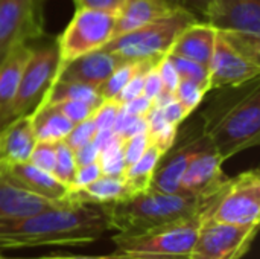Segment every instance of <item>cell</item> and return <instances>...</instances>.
<instances>
[{
	"instance_id": "1",
	"label": "cell",
	"mask_w": 260,
	"mask_h": 259,
	"mask_svg": "<svg viewBox=\"0 0 260 259\" xmlns=\"http://www.w3.org/2000/svg\"><path fill=\"white\" fill-rule=\"evenodd\" d=\"M108 221L98 205L67 203L30 215L0 221V250L87 246L98 241Z\"/></svg>"
},
{
	"instance_id": "2",
	"label": "cell",
	"mask_w": 260,
	"mask_h": 259,
	"mask_svg": "<svg viewBox=\"0 0 260 259\" xmlns=\"http://www.w3.org/2000/svg\"><path fill=\"white\" fill-rule=\"evenodd\" d=\"M224 188L212 195L168 194L149 188L125 200L101 205V209L110 231L126 235L140 234L189 218H207Z\"/></svg>"
},
{
	"instance_id": "3",
	"label": "cell",
	"mask_w": 260,
	"mask_h": 259,
	"mask_svg": "<svg viewBox=\"0 0 260 259\" xmlns=\"http://www.w3.org/2000/svg\"><path fill=\"white\" fill-rule=\"evenodd\" d=\"M204 133L212 147L225 162L241 151L260 142L259 78L250 84L238 101L219 105L215 111L204 113Z\"/></svg>"
},
{
	"instance_id": "4",
	"label": "cell",
	"mask_w": 260,
	"mask_h": 259,
	"mask_svg": "<svg viewBox=\"0 0 260 259\" xmlns=\"http://www.w3.org/2000/svg\"><path fill=\"white\" fill-rule=\"evenodd\" d=\"M204 218H189L140 234H114L116 252L129 259H189Z\"/></svg>"
},
{
	"instance_id": "5",
	"label": "cell",
	"mask_w": 260,
	"mask_h": 259,
	"mask_svg": "<svg viewBox=\"0 0 260 259\" xmlns=\"http://www.w3.org/2000/svg\"><path fill=\"white\" fill-rule=\"evenodd\" d=\"M195 21L200 20L186 9L178 8L165 18L113 38L102 49L119 55L125 61L157 63L171 52L178 35Z\"/></svg>"
},
{
	"instance_id": "6",
	"label": "cell",
	"mask_w": 260,
	"mask_h": 259,
	"mask_svg": "<svg viewBox=\"0 0 260 259\" xmlns=\"http://www.w3.org/2000/svg\"><path fill=\"white\" fill-rule=\"evenodd\" d=\"M116 15L96 9H76L73 18L58 38L59 67L102 49L113 40Z\"/></svg>"
},
{
	"instance_id": "7",
	"label": "cell",
	"mask_w": 260,
	"mask_h": 259,
	"mask_svg": "<svg viewBox=\"0 0 260 259\" xmlns=\"http://www.w3.org/2000/svg\"><path fill=\"white\" fill-rule=\"evenodd\" d=\"M58 66L59 53L56 43L49 41L30 47V55L24 64L11 107V121L20 116H29L38 108L49 87L55 81Z\"/></svg>"
},
{
	"instance_id": "8",
	"label": "cell",
	"mask_w": 260,
	"mask_h": 259,
	"mask_svg": "<svg viewBox=\"0 0 260 259\" xmlns=\"http://www.w3.org/2000/svg\"><path fill=\"white\" fill-rule=\"evenodd\" d=\"M204 220L230 224L260 223V174L257 169L229 179L213 209Z\"/></svg>"
},
{
	"instance_id": "9",
	"label": "cell",
	"mask_w": 260,
	"mask_h": 259,
	"mask_svg": "<svg viewBox=\"0 0 260 259\" xmlns=\"http://www.w3.org/2000/svg\"><path fill=\"white\" fill-rule=\"evenodd\" d=\"M259 224L203 220L189 259H242L251 249Z\"/></svg>"
},
{
	"instance_id": "10",
	"label": "cell",
	"mask_w": 260,
	"mask_h": 259,
	"mask_svg": "<svg viewBox=\"0 0 260 259\" xmlns=\"http://www.w3.org/2000/svg\"><path fill=\"white\" fill-rule=\"evenodd\" d=\"M38 0H0V64L20 44L43 34Z\"/></svg>"
},
{
	"instance_id": "11",
	"label": "cell",
	"mask_w": 260,
	"mask_h": 259,
	"mask_svg": "<svg viewBox=\"0 0 260 259\" xmlns=\"http://www.w3.org/2000/svg\"><path fill=\"white\" fill-rule=\"evenodd\" d=\"M260 64L239 52L219 31L209 63L210 89L241 87L259 78Z\"/></svg>"
},
{
	"instance_id": "12",
	"label": "cell",
	"mask_w": 260,
	"mask_h": 259,
	"mask_svg": "<svg viewBox=\"0 0 260 259\" xmlns=\"http://www.w3.org/2000/svg\"><path fill=\"white\" fill-rule=\"evenodd\" d=\"M0 176L14 186L53 203H72L70 189L52 172L43 171L27 162L0 163Z\"/></svg>"
},
{
	"instance_id": "13",
	"label": "cell",
	"mask_w": 260,
	"mask_h": 259,
	"mask_svg": "<svg viewBox=\"0 0 260 259\" xmlns=\"http://www.w3.org/2000/svg\"><path fill=\"white\" fill-rule=\"evenodd\" d=\"M207 23L218 31L260 37V0H212Z\"/></svg>"
},
{
	"instance_id": "14",
	"label": "cell",
	"mask_w": 260,
	"mask_h": 259,
	"mask_svg": "<svg viewBox=\"0 0 260 259\" xmlns=\"http://www.w3.org/2000/svg\"><path fill=\"white\" fill-rule=\"evenodd\" d=\"M212 142L203 131L193 139H189L177 150H174L163 162L158 163L152 177L151 188L168 194H184L181 191V179L195 156L210 148Z\"/></svg>"
},
{
	"instance_id": "15",
	"label": "cell",
	"mask_w": 260,
	"mask_h": 259,
	"mask_svg": "<svg viewBox=\"0 0 260 259\" xmlns=\"http://www.w3.org/2000/svg\"><path fill=\"white\" fill-rule=\"evenodd\" d=\"M224 160L213 147L192 159L183 179L181 191L190 195H212L219 192L229 182L222 171Z\"/></svg>"
},
{
	"instance_id": "16",
	"label": "cell",
	"mask_w": 260,
	"mask_h": 259,
	"mask_svg": "<svg viewBox=\"0 0 260 259\" xmlns=\"http://www.w3.org/2000/svg\"><path fill=\"white\" fill-rule=\"evenodd\" d=\"M123 63L125 60H122L119 55L99 49L59 67L56 70L55 81H73L99 89Z\"/></svg>"
},
{
	"instance_id": "17",
	"label": "cell",
	"mask_w": 260,
	"mask_h": 259,
	"mask_svg": "<svg viewBox=\"0 0 260 259\" xmlns=\"http://www.w3.org/2000/svg\"><path fill=\"white\" fill-rule=\"evenodd\" d=\"M177 9V6L166 0H125L116 15L113 38L165 18Z\"/></svg>"
},
{
	"instance_id": "18",
	"label": "cell",
	"mask_w": 260,
	"mask_h": 259,
	"mask_svg": "<svg viewBox=\"0 0 260 259\" xmlns=\"http://www.w3.org/2000/svg\"><path fill=\"white\" fill-rule=\"evenodd\" d=\"M37 143L30 116H20L0 130V163L27 162Z\"/></svg>"
},
{
	"instance_id": "19",
	"label": "cell",
	"mask_w": 260,
	"mask_h": 259,
	"mask_svg": "<svg viewBox=\"0 0 260 259\" xmlns=\"http://www.w3.org/2000/svg\"><path fill=\"white\" fill-rule=\"evenodd\" d=\"M216 32L218 31L207 21H195L178 35L169 53L184 56L209 69L215 49Z\"/></svg>"
},
{
	"instance_id": "20",
	"label": "cell",
	"mask_w": 260,
	"mask_h": 259,
	"mask_svg": "<svg viewBox=\"0 0 260 259\" xmlns=\"http://www.w3.org/2000/svg\"><path fill=\"white\" fill-rule=\"evenodd\" d=\"M29 55L30 46L24 43L17 46L0 64V130L11 121V107Z\"/></svg>"
},
{
	"instance_id": "21",
	"label": "cell",
	"mask_w": 260,
	"mask_h": 259,
	"mask_svg": "<svg viewBox=\"0 0 260 259\" xmlns=\"http://www.w3.org/2000/svg\"><path fill=\"white\" fill-rule=\"evenodd\" d=\"M62 205L67 203H53L41 197H37L34 194H29L14 186L12 183H9L0 176V221L23 217V215H30Z\"/></svg>"
},
{
	"instance_id": "22",
	"label": "cell",
	"mask_w": 260,
	"mask_h": 259,
	"mask_svg": "<svg viewBox=\"0 0 260 259\" xmlns=\"http://www.w3.org/2000/svg\"><path fill=\"white\" fill-rule=\"evenodd\" d=\"M131 197L126 188L123 177H111V176H101L93 183L70 191L69 200L72 203H85V205H108L114 202H120Z\"/></svg>"
},
{
	"instance_id": "23",
	"label": "cell",
	"mask_w": 260,
	"mask_h": 259,
	"mask_svg": "<svg viewBox=\"0 0 260 259\" xmlns=\"http://www.w3.org/2000/svg\"><path fill=\"white\" fill-rule=\"evenodd\" d=\"M30 116L37 142H61L66 140L73 124L58 110L56 105H40Z\"/></svg>"
},
{
	"instance_id": "24",
	"label": "cell",
	"mask_w": 260,
	"mask_h": 259,
	"mask_svg": "<svg viewBox=\"0 0 260 259\" xmlns=\"http://www.w3.org/2000/svg\"><path fill=\"white\" fill-rule=\"evenodd\" d=\"M163 157L165 156L161 154V151L149 142V147L146 148L143 156L125 169L122 177L131 197L146 192L151 188L152 177Z\"/></svg>"
},
{
	"instance_id": "25",
	"label": "cell",
	"mask_w": 260,
	"mask_h": 259,
	"mask_svg": "<svg viewBox=\"0 0 260 259\" xmlns=\"http://www.w3.org/2000/svg\"><path fill=\"white\" fill-rule=\"evenodd\" d=\"M64 101H82V102H87L93 107H99V104L104 99L101 98L98 89H94L91 85L58 79V81H53V84L49 87V90L44 95L40 105L59 104Z\"/></svg>"
},
{
	"instance_id": "26",
	"label": "cell",
	"mask_w": 260,
	"mask_h": 259,
	"mask_svg": "<svg viewBox=\"0 0 260 259\" xmlns=\"http://www.w3.org/2000/svg\"><path fill=\"white\" fill-rule=\"evenodd\" d=\"M158 63V61H157ZM155 63L151 61H125L120 64L110 76L108 79L98 89L102 99H116L120 90L126 85V82L143 67L151 66Z\"/></svg>"
},
{
	"instance_id": "27",
	"label": "cell",
	"mask_w": 260,
	"mask_h": 259,
	"mask_svg": "<svg viewBox=\"0 0 260 259\" xmlns=\"http://www.w3.org/2000/svg\"><path fill=\"white\" fill-rule=\"evenodd\" d=\"M75 172H76V163H75L73 150L66 143V140L56 142V159L52 174L70 189Z\"/></svg>"
},
{
	"instance_id": "28",
	"label": "cell",
	"mask_w": 260,
	"mask_h": 259,
	"mask_svg": "<svg viewBox=\"0 0 260 259\" xmlns=\"http://www.w3.org/2000/svg\"><path fill=\"white\" fill-rule=\"evenodd\" d=\"M169 60L172 61V64L175 66L178 75L181 79H187L201 85H206L209 90L210 89V82H209V69L200 63H195L192 60H187L184 56L180 55H174V53H168Z\"/></svg>"
},
{
	"instance_id": "29",
	"label": "cell",
	"mask_w": 260,
	"mask_h": 259,
	"mask_svg": "<svg viewBox=\"0 0 260 259\" xmlns=\"http://www.w3.org/2000/svg\"><path fill=\"white\" fill-rule=\"evenodd\" d=\"M98 163L104 176L122 177L126 169V163H125L123 151H122V139L116 142L114 145L99 151Z\"/></svg>"
},
{
	"instance_id": "30",
	"label": "cell",
	"mask_w": 260,
	"mask_h": 259,
	"mask_svg": "<svg viewBox=\"0 0 260 259\" xmlns=\"http://www.w3.org/2000/svg\"><path fill=\"white\" fill-rule=\"evenodd\" d=\"M209 89L206 85L187 81V79H180L178 87L175 90V98L178 99V102L183 105L184 111L187 113V116L195 111L198 108V105L201 104V101L204 99V96L207 95Z\"/></svg>"
},
{
	"instance_id": "31",
	"label": "cell",
	"mask_w": 260,
	"mask_h": 259,
	"mask_svg": "<svg viewBox=\"0 0 260 259\" xmlns=\"http://www.w3.org/2000/svg\"><path fill=\"white\" fill-rule=\"evenodd\" d=\"M113 130L120 139H128V137H133L136 134L146 133L148 125H146L145 116H133V114L125 113L120 108V113H119V116H117V119L114 122Z\"/></svg>"
},
{
	"instance_id": "32",
	"label": "cell",
	"mask_w": 260,
	"mask_h": 259,
	"mask_svg": "<svg viewBox=\"0 0 260 259\" xmlns=\"http://www.w3.org/2000/svg\"><path fill=\"white\" fill-rule=\"evenodd\" d=\"M122 104L116 99H104L93 113V122L98 130H113L114 122L120 113Z\"/></svg>"
},
{
	"instance_id": "33",
	"label": "cell",
	"mask_w": 260,
	"mask_h": 259,
	"mask_svg": "<svg viewBox=\"0 0 260 259\" xmlns=\"http://www.w3.org/2000/svg\"><path fill=\"white\" fill-rule=\"evenodd\" d=\"M55 159H56V143L37 142L30 153L29 162L43 171L52 172L55 168Z\"/></svg>"
},
{
	"instance_id": "34",
	"label": "cell",
	"mask_w": 260,
	"mask_h": 259,
	"mask_svg": "<svg viewBox=\"0 0 260 259\" xmlns=\"http://www.w3.org/2000/svg\"><path fill=\"white\" fill-rule=\"evenodd\" d=\"M58 107V110L73 124H79V122H84L87 119H90L94 113V110L98 107H93L87 102H82V101H64V102H59V104H53Z\"/></svg>"
},
{
	"instance_id": "35",
	"label": "cell",
	"mask_w": 260,
	"mask_h": 259,
	"mask_svg": "<svg viewBox=\"0 0 260 259\" xmlns=\"http://www.w3.org/2000/svg\"><path fill=\"white\" fill-rule=\"evenodd\" d=\"M148 147H149L148 131L136 134L128 139H122V151H123V159H125L126 168L129 165H133L134 162H137L143 156V153L146 151Z\"/></svg>"
},
{
	"instance_id": "36",
	"label": "cell",
	"mask_w": 260,
	"mask_h": 259,
	"mask_svg": "<svg viewBox=\"0 0 260 259\" xmlns=\"http://www.w3.org/2000/svg\"><path fill=\"white\" fill-rule=\"evenodd\" d=\"M96 131H98V128H96V125L93 122V118H90V119H87L84 122H79V124L73 125L72 131L66 137V143L72 150L79 148V147H82L85 143L93 142Z\"/></svg>"
},
{
	"instance_id": "37",
	"label": "cell",
	"mask_w": 260,
	"mask_h": 259,
	"mask_svg": "<svg viewBox=\"0 0 260 259\" xmlns=\"http://www.w3.org/2000/svg\"><path fill=\"white\" fill-rule=\"evenodd\" d=\"M177 133H178V127L172 125V124H166L163 128H160L158 131L148 134L149 136V142L152 145H155L163 156H166L175 145V139H177Z\"/></svg>"
},
{
	"instance_id": "38",
	"label": "cell",
	"mask_w": 260,
	"mask_h": 259,
	"mask_svg": "<svg viewBox=\"0 0 260 259\" xmlns=\"http://www.w3.org/2000/svg\"><path fill=\"white\" fill-rule=\"evenodd\" d=\"M157 70H158V75H160V79H161V84H163V90L175 95V90H177L178 82H180L181 78H180L175 66L172 64V61L169 60L168 55L163 56L157 63Z\"/></svg>"
},
{
	"instance_id": "39",
	"label": "cell",
	"mask_w": 260,
	"mask_h": 259,
	"mask_svg": "<svg viewBox=\"0 0 260 259\" xmlns=\"http://www.w3.org/2000/svg\"><path fill=\"white\" fill-rule=\"evenodd\" d=\"M157 64V63H155ZM151 66H154V64H151ZM151 66H146V67H143V69H140L128 82H126V85L120 90V93L117 95V98H116V101L117 102H120V104H123V102H126V101H129V99H134V98H137V96H140V95H143V81H145V72L151 67Z\"/></svg>"
},
{
	"instance_id": "40",
	"label": "cell",
	"mask_w": 260,
	"mask_h": 259,
	"mask_svg": "<svg viewBox=\"0 0 260 259\" xmlns=\"http://www.w3.org/2000/svg\"><path fill=\"white\" fill-rule=\"evenodd\" d=\"M101 176H102V171H101V166L98 162H93V163H88L84 166H78L73 182H72V186H70V191L81 189V188L93 183L94 180H98Z\"/></svg>"
},
{
	"instance_id": "41",
	"label": "cell",
	"mask_w": 260,
	"mask_h": 259,
	"mask_svg": "<svg viewBox=\"0 0 260 259\" xmlns=\"http://www.w3.org/2000/svg\"><path fill=\"white\" fill-rule=\"evenodd\" d=\"M166 2H169L177 8L186 9L187 12L195 15L200 21H207L210 3H212V0H166Z\"/></svg>"
},
{
	"instance_id": "42",
	"label": "cell",
	"mask_w": 260,
	"mask_h": 259,
	"mask_svg": "<svg viewBox=\"0 0 260 259\" xmlns=\"http://www.w3.org/2000/svg\"><path fill=\"white\" fill-rule=\"evenodd\" d=\"M125 0H75L76 9H96L117 15Z\"/></svg>"
},
{
	"instance_id": "43",
	"label": "cell",
	"mask_w": 260,
	"mask_h": 259,
	"mask_svg": "<svg viewBox=\"0 0 260 259\" xmlns=\"http://www.w3.org/2000/svg\"><path fill=\"white\" fill-rule=\"evenodd\" d=\"M161 90H163V84H161V79H160V75H158V70H157V64H154L145 72L143 95L154 101Z\"/></svg>"
},
{
	"instance_id": "44",
	"label": "cell",
	"mask_w": 260,
	"mask_h": 259,
	"mask_svg": "<svg viewBox=\"0 0 260 259\" xmlns=\"http://www.w3.org/2000/svg\"><path fill=\"white\" fill-rule=\"evenodd\" d=\"M157 108H158V107H157ZM160 110H161V113H163L166 122H168V124H172V125H177V127L187 118V113L184 111L183 105L178 102L177 98H174V99H171L169 102H166L165 105H161Z\"/></svg>"
},
{
	"instance_id": "45",
	"label": "cell",
	"mask_w": 260,
	"mask_h": 259,
	"mask_svg": "<svg viewBox=\"0 0 260 259\" xmlns=\"http://www.w3.org/2000/svg\"><path fill=\"white\" fill-rule=\"evenodd\" d=\"M152 105H154L152 99H149L145 95H140L134 99L123 102L122 110L128 114H133V116H146V113L152 108Z\"/></svg>"
},
{
	"instance_id": "46",
	"label": "cell",
	"mask_w": 260,
	"mask_h": 259,
	"mask_svg": "<svg viewBox=\"0 0 260 259\" xmlns=\"http://www.w3.org/2000/svg\"><path fill=\"white\" fill-rule=\"evenodd\" d=\"M73 156H75V163H76V168H78V166H84V165L98 162L99 150L93 142H90V143H85V145H82L79 148H75Z\"/></svg>"
},
{
	"instance_id": "47",
	"label": "cell",
	"mask_w": 260,
	"mask_h": 259,
	"mask_svg": "<svg viewBox=\"0 0 260 259\" xmlns=\"http://www.w3.org/2000/svg\"><path fill=\"white\" fill-rule=\"evenodd\" d=\"M120 137L114 133V130H98L93 139V143L98 147L99 151L114 145L116 142H119Z\"/></svg>"
},
{
	"instance_id": "48",
	"label": "cell",
	"mask_w": 260,
	"mask_h": 259,
	"mask_svg": "<svg viewBox=\"0 0 260 259\" xmlns=\"http://www.w3.org/2000/svg\"><path fill=\"white\" fill-rule=\"evenodd\" d=\"M0 259H129L126 255L114 252L110 255H101V256H38V258H3Z\"/></svg>"
}]
</instances>
